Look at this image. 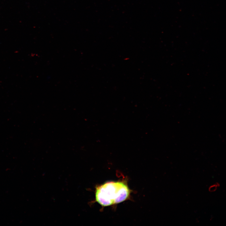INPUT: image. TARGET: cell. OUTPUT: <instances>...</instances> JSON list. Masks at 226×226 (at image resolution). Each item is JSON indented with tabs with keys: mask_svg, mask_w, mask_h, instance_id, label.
Here are the masks:
<instances>
[{
	"mask_svg": "<svg viewBox=\"0 0 226 226\" xmlns=\"http://www.w3.org/2000/svg\"><path fill=\"white\" fill-rule=\"evenodd\" d=\"M130 193L128 186L123 182H107L96 188V201L103 206H110L125 201Z\"/></svg>",
	"mask_w": 226,
	"mask_h": 226,
	"instance_id": "cell-1",
	"label": "cell"
},
{
	"mask_svg": "<svg viewBox=\"0 0 226 226\" xmlns=\"http://www.w3.org/2000/svg\"><path fill=\"white\" fill-rule=\"evenodd\" d=\"M216 188H217L216 185L210 187L209 189V190H210V191H215L216 190Z\"/></svg>",
	"mask_w": 226,
	"mask_h": 226,
	"instance_id": "cell-2",
	"label": "cell"
}]
</instances>
